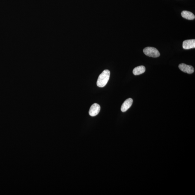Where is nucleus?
<instances>
[{
    "instance_id": "6",
    "label": "nucleus",
    "mask_w": 195,
    "mask_h": 195,
    "mask_svg": "<svg viewBox=\"0 0 195 195\" xmlns=\"http://www.w3.org/2000/svg\"><path fill=\"white\" fill-rule=\"evenodd\" d=\"M133 100L129 98L126 100L121 107V110L123 112H125L131 108L132 105Z\"/></svg>"
},
{
    "instance_id": "3",
    "label": "nucleus",
    "mask_w": 195,
    "mask_h": 195,
    "mask_svg": "<svg viewBox=\"0 0 195 195\" xmlns=\"http://www.w3.org/2000/svg\"><path fill=\"white\" fill-rule=\"evenodd\" d=\"M101 107L97 103H94L91 106L89 111V114L92 117L97 115L100 111Z\"/></svg>"
},
{
    "instance_id": "4",
    "label": "nucleus",
    "mask_w": 195,
    "mask_h": 195,
    "mask_svg": "<svg viewBox=\"0 0 195 195\" xmlns=\"http://www.w3.org/2000/svg\"><path fill=\"white\" fill-rule=\"evenodd\" d=\"M179 67L181 71L188 74H192L194 72V68L192 66L184 63L179 65Z\"/></svg>"
},
{
    "instance_id": "1",
    "label": "nucleus",
    "mask_w": 195,
    "mask_h": 195,
    "mask_svg": "<svg viewBox=\"0 0 195 195\" xmlns=\"http://www.w3.org/2000/svg\"><path fill=\"white\" fill-rule=\"evenodd\" d=\"M110 72L108 70L103 71L99 75L96 84L98 87H102L106 85L110 79Z\"/></svg>"
},
{
    "instance_id": "2",
    "label": "nucleus",
    "mask_w": 195,
    "mask_h": 195,
    "mask_svg": "<svg viewBox=\"0 0 195 195\" xmlns=\"http://www.w3.org/2000/svg\"><path fill=\"white\" fill-rule=\"evenodd\" d=\"M143 52L146 55L149 57L157 58L160 55L158 50L153 47H146L143 49Z\"/></svg>"
},
{
    "instance_id": "5",
    "label": "nucleus",
    "mask_w": 195,
    "mask_h": 195,
    "mask_svg": "<svg viewBox=\"0 0 195 195\" xmlns=\"http://www.w3.org/2000/svg\"><path fill=\"white\" fill-rule=\"evenodd\" d=\"M182 47H183V49L185 50L195 48V40H185L183 42V44H182Z\"/></svg>"
},
{
    "instance_id": "8",
    "label": "nucleus",
    "mask_w": 195,
    "mask_h": 195,
    "mask_svg": "<svg viewBox=\"0 0 195 195\" xmlns=\"http://www.w3.org/2000/svg\"><path fill=\"white\" fill-rule=\"evenodd\" d=\"M146 71L145 67L143 66H137L133 70V73L135 75H138L145 72Z\"/></svg>"
},
{
    "instance_id": "7",
    "label": "nucleus",
    "mask_w": 195,
    "mask_h": 195,
    "mask_svg": "<svg viewBox=\"0 0 195 195\" xmlns=\"http://www.w3.org/2000/svg\"><path fill=\"white\" fill-rule=\"evenodd\" d=\"M182 16L183 18L189 20H193L195 18V15L192 12L187 10H184L181 13Z\"/></svg>"
}]
</instances>
